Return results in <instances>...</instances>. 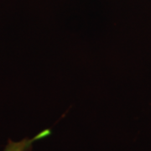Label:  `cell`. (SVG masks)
Returning a JSON list of instances; mask_svg holds the SVG:
<instances>
[{
    "mask_svg": "<svg viewBox=\"0 0 151 151\" xmlns=\"http://www.w3.org/2000/svg\"><path fill=\"white\" fill-rule=\"evenodd\" d=\"M50 134V130H44L43 132L35 136L33 139H24L20 141H9L4 151H30L33 143L35 141L43 139Z\"/></svg>",
    "mask_w": 151,
    "mask_h": 151,
    "instance_id": "6da1fadb",
    "label": "cell"
}]
</instances>
